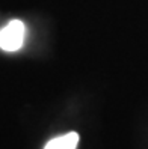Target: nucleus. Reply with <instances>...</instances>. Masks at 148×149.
Segmentation results:
<instances>
[{
	"instance_id": "f257e3e1",
	"label": "nucleus",
	"mask_w": 148,
	"mask_h": 149,
	"mask_svg": "<svg viewBox=\"0 0 148 149\" xmlns=\"http://www.w3.org/2000/svg\"><path fill=\"white\" fill-rule=\"evenodd\" d=\"M24 42V24L20 20L9 21L0 30V48L5 51L18 50Z\"/></svg>"
},
{
	"instance_id": "f03ea898",
	"label": "nucleus",
	"mask_w": 148,
	"mask_h": 149,
	"mask_svg": "<svg viewBox=\"0 0 148 149\" xmlns=\"http://www.w3.org/2000/svg\"><path fill=\"white\" fill-rule=\"evenodd\" d=\"M77 143H79L77 133H68L65 136H60V137L50 140L44 149H76Z\"/></svg>"
}]
</instances>
